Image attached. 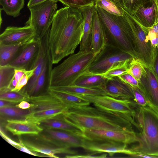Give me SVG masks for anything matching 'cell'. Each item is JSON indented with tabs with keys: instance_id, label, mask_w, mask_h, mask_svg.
I'll return each mask as SVG.
<instances>
[{
	"instance_id": "cell-33",
	"label": "cell",
	"mask_w": 158,
	"mask_h": 158,
	"mask_svg": "<svg viewBox=\"0 0 158 158\" xmlns=\"http://www.w3.org/2000/svg\"><path fill=\"white\" fill-rule=\"evenodd\" d=\"M131 60L117 64L102 74L106 78L109 80L115 77H118L127 73L128 69L129 62Z\"/></svg>"
},
{
	"instance_id": "cell-35",
	"label": "cell",
	"mask_w": 158,
	"mask_h": 158,
	"mask_svg": "<svg viewBox=\"0 0 158 158\" xmlns=\"http://www.w3.org/2000/svg\"><path fill=\"white\" fill-rule=\"evenodd\" d=\"M15 69L9 64L0 66V89L7 88L14 77Z\"/></svg>"
},
{
	"instance_id": "cell-44",
	"label": "cell",
	"mask_w": 158,
	"mask_h": 158,
	"mask_svg": "<svg viewBox=\"0 0 158 158\" xmlns=\"http://www.w3.org/2000/svg\"><path fill=\"white\" fill-rule=\"evenodd\" d=\"M27 71L25 69H15L14 78L18 82Z\"/></svg>"
},
{
	"instance_id": "cell-23",
	"label": "cell",
	"mask_w": 158,
	"mask_h": 158,
	"mask_svg": "<svg viewBox=\"0 0 158 158\" xmlns=\"http://www.w3.org/2000/svg\"><path fill=\"white\" fill-rule=\"evenodd\" d=\"M95 9L94 6H89L79 10L82 15L84 19L83 35L80 44L79 51L91 50L93 18Z\"/></svg>"
},
{
	"instance_id": "cell-46",
	"label": "cell",
	"mask_w": 158,
	"mask_h": 158,
	"mask_svg": "<svg viewBox=\"0 0 158 158\" xmlns=\"http://www.w3.org/2000/svg\"><path fill=\"white\" fill-rule=\"evenodd\" d=\"M153 66L154 71L158 80V48L157 47L155 50Z\"/></svg>"
},
{
	"instance_id": "cell-42",
	"label": "cell",
	"mask_w": 158,
	"mask_h": 158,
	"mask_svg": "<svg viewBox=\"0 0 158 158\" xmlns=\"http://www.w3.org/2000/svg\"><path fill=\"white\" fill-rule=\"evenodd\" d=\"M97 153H92L87 154H75L71 155H67L64 157L67 158H106V154H103L101 155H97Z\"/></svg>"
},
{
	"instance_id": "cell-2",
	"label": "cell",
	"mask_w": 158,
	"mask_h": 158,
	"mask_svg": "<svg viewBox=\"0 0 158 158\" xmlns=\"http://www.w3.org/2000/svg\"><path fill=\"white\" fill-rule=\"evenodd\" d=\"M63 116L66 121L82 131L84 129L133 131L132 125L135 123L134 118L131 116L89 105L70 108Z\"/></svg>"
},
{
	"instance_id": "cell-32",
	"label": "cell",
	"mask_w": 158,
	"mask_h": 158,
	"mask_svg": "<svg viewBox=\"0 0 158 158\" xmlns=\"http://www.w3.org/2000/svg\"><path fill=\"white\" fill-rule=\"evenodd\" d=\"M131 87L134 96V100L139 106L149 107L158 114V108L151 101L143 89Z\"/></svg>"
},
{
	"instance_id": "cell-13",
	"label": "cell",
	"mask_w": 158,
	"mask_h": 158,
	"mask_svg": "<svg viewBox=\"0 0 158 158\" xmlns=\"http://www.w3.org/2000/svg\"><path fill=\"white\" fill-rule=\"evenodd\" d=\"M42 40L35 37L23 44L8 64L15 69L31 70L35 67L41 47Z\"/></svg>"
},
{
	"instance_id": "cell-48",
	"label": "cell",
	"mask_w": 158,
	"mask_h": 158,
	"mask_svg": "<svg viewBox=\"0 0 158 158\" xmlns=\"http://www.w3.org/2000/svg\"><path fill=\"white\" fill-rule=\"evenodd\" d=\"M15 106L22 109L26 110L31 107V104L27 101H23L20 102L19 104H17Z\"/></svg>"
},
{
	"instance_id": "cell-55",
	"label": "cell",
	"mask_w": 158,
	"mask_h": 158,
	"mask_svg": "<svg viewBox=\"0 0 158 158\" xmlns=\"http://www.w3.org/2000/svg\"><path fill=\"white\" fill-rule=\"evenodd\" d=\"M157 8L158 11V0H154Z\"/></svg>"
},
{
	"instance_id": "cell-4",
	"label": "cell",
	"mask_w": 158,
	"mask_h": 158,
	"mask_svg": "<svg viewBox=\"0 0 158 158\" xmlns=\"http://www.w3.org/2000/svg\"><path fill=\"white\" fill-rule=\"evenodd\" d=\"M96 56L91 50L79 51L69 55L52 68L50 88L74 85L79 77L89 72V68Z\"/></svg>"
},
{
	"instance_id": "cell-10",
	"label": "cell",
	"mask_w": 158,
	"mask_h": 158,
	"mask_svg": "<svg viewBox=\"0 0 158 158\" xmlns=\"http://www.w3.org/2000/svg\"><path fill=\"white\" fill-rule=\"evenodd\" d=\"M133 58L128 53L107 42L104 48L96 55L89 68V72L102 74L114 65L131 60Z\"/></svg>"
},
{
	"instance_id": "cell-47",
	"label": "cell",
	"mask_w": 158,
	"mask_h": 158,
	"mask_svg": "<svg viewBox=\"0 0 158 158\" xmlns=\"http://www.w3.org/2000/svg\"><path fill=\"white\" fill-rule=\"evenodd\" d=\"M158 36L150 28H149L148 33L146 36V41L147 43H150V41L153 39Z\"/></svg>"
},
{
	"instance_id": "cell-31",
	"label": "cell",
	"mask_w": 158,
	"mask_h": 158,
	"mask_svg": "<svg viewBox=\"0 0 158 158\" xmlns=\"http://www.w3.org/2000/svg\"><path fill=\"white\" fill-rule=\"evenodd\" d=\"M30 96L21 91H12L7 88L0 89V99L17 103L26 101L28 102Z\"/></svg>"
},
{
	"instance_id": "cell-17",
	"label": "cell",
	"mask_w": 158,
	"mask_h": 158,
	"mask_svg": "<svg viewBox=\"0 0 158 158\" xmlns=\"http://www.w3.org/2000/svg\"><path fill=\"white\" fill-rule=\"evenodd\" d=\"M40 134L47 138L70 148H82L83 146V137L65 131L44 129Z\"/></svg>"
},
{
	"instance_id": "cell-22",
	"label": "cell",
	"mask_w": 158,
	"mask_h": 158,
	"mask_svg": "<svg viewBox=\"0 0 158 158\" xmlns=\"http://www.w3.org/2000/svg\"><path fill=\"white\" fill-rule=\"evenodd\" d=\"M105 91L108 95L118 99L134 101V96L131 86L118 77L108 80Z\"/></svg>"
},
{
	"instance_id": "cell-39",
	"label": "cell",
	"mask_w": 158,
	"mask_h": 158,
	"mask_svg": "<svg viewBox=\"0 0 158 158\" xmlns=\"http://www.w3.org/2000/svg\"><path fill=\"white\" fill-rule=\"evenodd\" d=\"M152 0H123V10L130 15L140 6L150 3Z\"/></svg>"
},
{
	"instance_id": "cell-29",
	"label": "cell",
	"mask_w": 158,
	"mask_h": 158,
	"mask_svg": "<svg viewBox=\"0 0 158 158\" xmlns=\"http://www.w3.org/2000/svg\"><path fill=\"white\" fill-rule=\"evenodd\" d=\"M1 9L8 15L14 18L18 16L24 7V0H0Z\"/></svg>"
},
{
	"instance_id": "cell-26",
	"label": "cell",
	"mask_w": 158,
	"mask_h": 158,
	"mask_svg": "<svg viewBox=\"0 0 158 158\" xmlns=\"http://www.w3.org/2000/svg\"><path fill=\"white\" fill-rule=\"evenodd\" d=\"M48 93L57 98L69 109L79 106L90 105L87 100L75 95L55 89L49 88Z\"/></svg>"
},
{
	"instance_id": "cell-25",
	"label": "cell",
	"mask_w": 158,
	"mask_h": 158,
	"mask_svg": "<svg viewBox=\"0 0 158 158\" xmlns=\"http://www.w3.org/2000/svg\"><path fill=\"white\" fill-rule=\"evenodd\" d=\"M48 33L42 39L40 52L35 66L36 69L34 73L30 79L27 84L21 90L29 95L41 74L44 67L46 53L48 48Z\"/></svg>"
},
{
	"instance_id": "cell-6",
	"label": "cell",
	"mask_w": 158,
	"mask_h": 158,
	"mask_svg": "<svg viewBox=\"0 0 158 158\" xmlns=\"http://www.w3.org/2000/svg\"><path fill=\"white\" fill-rule=\"evenodd\" d=\"M123 16L131 28L136 59L148 68L154 69V61L156 49L150 42L146 41V36L150 28H146L139 23L127 12L123 10Z\"/></svg>"
},
{
	"instance_id": "cell-7",
	"label": "cell",
	"mask_w": 158,
	"mask_h": 158,
	"mask_svg": "<svg viewBox=\"0 0 158 158\" xmlns=\"http://www.w3.org/2000/svg\"><path fill=\"white\" fill-rule=\"evenodd\" d=\"M57 0H48L29 8L30 16L26 24L31 26L36 37L42 40L48 33L58 7Z\"/></svg>"
},
{
	"instance_id": "cell-54",
	"label": "cell",
	"mask_w": 158,
	"mask_h": 158,
	"mask_svg": "<svg viewBox=\"0 0 158 158\" xmlns=\"http://www.w3.org/2000/svg\"><path fill=\"white\" fill-rule=\"evenodd\" d=\"M151 28L156 34L158 35V22L155 24Z\"/></svg>"
},
{
	"instance_id": "cell-53",
	"label": "cell",
	"mask_w": 158,
	"mask_h": 158,
	"mask_svg": "<svg viewBox=\"0 0 158 158\" xmlns=\"http://www.w3.org/2000/svg\"><path fill=\"white\" fill-rule=\"evenodd\" d=\"M123 9V0H111Z\"/></svg>"
},
{
	"instance_id": "cell-36",
	"label": "cell",
	"mask_w": 158,
	"mask_h": 158,
	"mask_svg": "<svg viewBox=\"0 0 158 158\" xmlns=\"http://www.w3.org/2000/svg\"><path fill=\"white\" fill-rule=\"evenodd\" d=\"M29 109H22L16 106L4 107L0 108L1 116L9 118H16L24 117L30 113Z\"/></svg>"
},
{
	"instance_id": "cell-41",
	"label": "cell",
	"mask_w": 158,
	"mask_h": 158,
	"mask_svg": "<svg viewBox=\"0 0 158 158\" xmlns=\"http://www.w3.org/2000/svg\"><path fill=\"white\" fill-rule=\"evenodd\" d=\"M118 77L123 81L132 87L140 89H143L140 83L133 76L127 73Z\"/></svg>"
},
{
	"instance_id": "cell-43",
	"label": "cell",
	"mask_w": 158,
	"mask_h": 158,
	"mask_svg": "<svg viewBox=\"0 0 158 158\" xmlns=\"http://www.w3.org/2000/svg\"><path fill=\"white\" fill-rule=\"evenodd\" d=\"M19 142L21 144V145H15L13 147L21 151L34 156L44 157L43 156H46V155L44 154H37L36 153L37 152H32L24 145L20 141H19Z\"/></svg>"
},
{
	"instance_id": "cell-30",
	"label": "cell",
	"mask_w": 158,
	"mask_h": 158,
	"mask_svg": "<svg viewBox=\"0 0 158 158\" xmlns=\"http://www.w3.org/2000/svg\"><path fill=\"white\" fill-rule=\"evenodd\" d=\"M23 45L0 44V66L8 64Z\"/></svg>"
},
{
	"instance_id": "cell-27",
	"label": "cell",
	"mask_w": 158,
	"mask_h": 158,
	"mask_svg": "<svg viewBox=\"0 0 158 158\" xmlns=\"http://www.w3.org/2000/svg\"><path fill=\"white\" fill-rule=\"evenodd\" d=\"M108 79L102 74H95L89 72L79 77L75 85L90 88L105 90Z\"/></svg>"
},
{
	"instance_id": "cell-50",
	"label": "cell",
	"mask_w": 158,
	"mask_h": 158,
	"mask_svg": "<svg viewBox=\"0 0 158 158\" xmlns=\"http://www.w3.org/2000/svg\"><path fill=\"white\" fill-rule=\"evenodd\" d=\"M48 0H29L27 4L28 8L32 6L42 3Z\"/></svg>"
},
{
	"instance_id": "cell-19",
	"label": "cell",
	"mask_w": 158,
	"mask_h": 158,
	"mask_svg": "<svg viewBox=\"0 0 158 158\" xmlns=\"http://www.w3.org/2000/svg\"><path fill=\"white\" fill-rule=\"evenodd\" d=\"M131 15L146 28H150L158 22V11L154 0L150 3L140 6Z\"/></svg>"
},
{
	"instance_id": "cell-5",
	"label": "cell",
	"mask_w": 158,
	"mask_h": 158,
	"mask_svg": "<svg viewBox=\"0 0 158 158\" xmlns=\"http://www.w3.org/2000/svg\"><path fill=\"white\" fill-rule=\"evenodd\" d=\"M95 7L105 29L108 42L135 58L131 30L124 16L116 15Z\"/></svg>"
},
{
	"instance_id": "cell-34",
	"label": "cell",
	"mask_w": 158,
	"mask_h": 158,
	"mask_svg": "<svg viewBox=\"0 0 158 158\" xmlns=\"http://www.w3.org/2000/svg\"><path fill=\"white\" fill-rule=\"evenodd\" d=\"M95 6L112 14L119 16L123 15V10L111 0H95Z\"/></svg>"
},
{
	"instance_id": "cell-9",
	"label": "cell",
	"mask_w": 158,
	"mask_h": 158,
	"mask_svg": "<svg viewBox=\"0 0 158 158\" xmlns=\"http://www.w3.org/2000/svg\"><path fill=\"white\" fill-rule=\"evenodd\" d=\"M27 136L19 137V140L31 151L47 155L48 157L59 158L56 154L68 155L78 154L77 152L64 145L60 143L43 136L28 135Z\"/></svg>"
},
{
	"instance_id": "cell-49",
	"label": "cell",
	"mask_w": 158,
	"mask_h": 158,
	"mask_svg": "<svg viewBox=\"0 0 158 158\" xmlns=\"http://www.w3.org/2000/svg\"><path fill=\"white\" fill-rule=\"evenodd\" d=\"M17 103L0 99V108L4 107L15 106Z\"/></svg>"
},
{
	"instance_id": "cell-51",
	"label": "cell",
	"mask_w": 158,
	"mask_h": 158,
	"mask_svg": "<svg viewBox=\"0 0 158 158\" xmlns=\"http://www.w3.org/2000/svg\"><path fill=\"white\" fill-rule=\"evenodd\" d=\"M150 42L152 48L156 49L158 46V36L152 39Z\"/></svg>"
},
{
	"instance_id": "cell-21",
	"label": "cell",
	"mask_w": 158,
	"mask_h": 158,
	"mask_svg": "<svg viewBox=\"0 0 158 158\" xmlns=\"http://www.w3.org/2000/svg\"><path fill=\"white\" fill-rule=\"evenodd\" d=\"M143 70L141 84L149 99L158 108V80L154 69L143 64Z\"/></svg>"
},
{
	"instance_id": "cell-38",
	"label": "cell",
	"mask_w": 158,
	"mask_h": 158,
	"mask_svg": "<svg viewBox=\"0 0 158 158\" xmlns=\"http://www.w3.org/2000/svg\"><path fill=\"white\" fill-rule=\"evenodd\" d=\"M65 6L79 10L85 6H94L95 0H57Z\"/></svg>"
},
{
	"instance_id": "cell-12",
	"label": "cell",
	"mask_w": 158,
	"mask_h": 158,
	"mask_svg": "<svg viewBox=\"0 0 158 158\" xmlns=\"http://www.w3.org/2000/svg\"><path fill=\"white\" fill-rule=\"evenodd\" d=\"M82 131L83 137L89 140L119 143L127 145L137 142V133L134 131L84 129Z\"/></svg>"
},
{
	"instance_id": "cell-18",
	"label": "cell",
	"mask_w": 158,
	"mask_h": 158,
	"mask_svg": "<svg viewBox=\"0 0 158 158\" xmlns=\"http://www.w3.org/2000/svg\"><path fill=\"white\" fill-rule=\"evenodd\" d=\"M5 127L13 135L18 136L38 135L44 130L43 127L38 124L25 119H7Z\"/></svg>"
},
{
	"instance_id": "cell-40",
	"label": "cell",
	"mask_w": 158,
	"mask_h": 158,
	"mask_svg": "<svg viewBox=\"0 0 158 158\" xmlns=\"http://www.w3.org/2000/svg\"><path fill=\"white\" fill-rule=\"evenodd\" d=\"M36 66L31 70H27L19 81L15 88L11 91L17 92L20 91L27 84L30 79L33 75Z\"/></svg>"
},
{
	"instance_id": "cell-16",
	"label": "cell",
	"mask_w": 158,
	"mask_h": 158,
	"mask_svg": "<svg viewBox=\"0 0 158 158\" xmlns=\"http://www.w3.org/2000/svg\"><path fill=\"white\" fill-rule=\"evenodd\" d=\"M107 35L104 27L95 7L92 24L90 49L97 55L104 48L108 42Z\"/></svg>"
},
{
	"instance_id": "cell-11",
	"label": "cell",
	"mask_w": 158,
	"mask_h": 158,
	"mask_svg": "<svg viewBox=\"0 0 158 158\" xmlns=\"http://www.w3.org/2000/svg\"><path fill=\"white\" fill-rule=\"evenodd\" d=\"M78 95L87 100L98 108L129 116L134 119L136 107L138 106L134 101L118 99L106 95Z\"/></svg>"
},
{
	"instance_id": "cell-20",
	"label": "cell",
	"mask_w": 158,
	"mask_h": 158,
	"mask_svg": "<svg viewBox=\"0 0 158 158\" xmlns=\"http://www.w3.org/2000/svg\"><path fill=\"white\" fill-rule=\"evenodd\" d=\"M53 64L48 48L43 70L29 94L30 96L48 93Z\"/></svg>"
},
{
	"instance_id": "cell-3",
	"label": "cell",
	"mask_w": 158,
	"mask_h": 158,
	"mask_svg": "<svg viewBox=\"0 0 158 158\" xmlns=\"http://www.w3.org/2000/svg\"><path fill=\"white\" fill-rule=\"evenodd\" d=\"M135 119L140 132L137 144L129 148L139 153L158 157V114L148 107L136 108Z\"/></svg>"
},
{
	"instance_id": "cell-37",
	"label": "cell",
	"mask_w": 158,
	"mask_h": 158,
	"mask_svg": "<svg viewBox=\"0 0 158 158\" xmlns=\"http://www.w3.org/2000/svg\"><path fill=\"white\" fill-rule=\"evenodd\" d=\"M143 64L136 59L133 58L130 62L127 73L135 77L140 83L143 74Z\"/></svg>"
},
{
	"instance_id": "cell-8",
	"label": "cell",
	"mask_w": 158,
	"mask_h": 158,
	"mask_svg": "<svg viewBox=\"0 0 158 158\" xmlns=\"http://www.w3.org/2000/svg\"><path fill=\"white\" fill-rule=\"evenodd\" d=\"M28 102L31 104L29 109L30 112H35L36 116L41 120L63 114L69 109L60 99L49 93L31 96Z\"/></svg>"
},
{
	"instance_id": "cell-52",
	"label": "cell",
	"mask_w": 158,
	"mask_h": 158,
	"mask_svg": "<svg viewBox=\"0 0 158 158\" xmlns=\"http://www.w3.org/2000/svg\"><path fill=\"white\" fill-rule=\"evenodd\" d=\"M133 157H143L145 158H156L157 157L152 156L148 155L146 154H141V153H138L135 155Z\"/></svg>"
},
{
	"instance_id": "cell-1",
	"label": "cell",
	"mask_w": 158,
	"mask_h": 158,
	"mask_svg": "<svg viewBox=\"0 0 158 158\" xmlns=\"http://www.w3.org/2000/svg\"><path fill=\"white\" fill-rule=\"evenodd\" d=\"M83 25V17L79 10L65 6L57 10L48 38L53 64L74 53L81 41Z\"/></svg>"
},
{
	"instance_id": "cell-15",
	"label": "cell",
	"mask_w": 158,
	"mask_h": 158,
	"mask_svg": "<svg viewBox=\"0 0 158 158\" xmlns=\"http://www.w3.org/2000/svg\"><path fill=\"white\" fill-rule=\"evenodd\" d=\"M36 37L35 31L31 26H9L0 35V44H23Z\"/></svg>"
},
{
	"instance_id": "cell-14",
	"label": "cell",
	"mask_w": 158,
	"mask_h": 158,
	"mask_svg": "<svg viewBox=\"0 0 158 158\" xmlns=\"http://www.w3.org/2000/svg\"><path fill=\"white\" fill-rule=\"evenodd\" d=\"M127 145L119 143L91 140L84 138L82 147L85 151L95 153H105L112 156L115 153L124 154L133 157L138 153L131 150Z\"/></svg>"
},
{
	"instance_id": "cell-28",
	"label": "cell",
	"mask_w": 158,
	"mask_h": 158,
	"mask_svg": "<svg viewBox=\"0 0 158 158\" xmlns=\"http://www.w3.org/2000/svg\"><path fill=\"white\" fill-rule=\"evenodd\" d=\"M50 88L75 95H107L106 91L103 89L89 88L75 85L66 86Z\"/></svg>"
},
{
	"instance_id": "cell-45",
	"label": "cell",
	"mask_w": 158,
	"mask_h": 158,
	"mask_svg": "<svg viewBox=\"0 0 158 158\" xmlns=\"http://www.w3.org/2000/svg\"><path fill=\"white\" fill-rule=\"evenodd\" d=\"M0 133L1 136L7 142L10 144L12 146H14L15 145H19L21 144L20 142H16L10 138L5 134L3 131H2L1 128H0Z\"/></svg>"
},
{
	"instance_id": "cell-56",
	"label": "cell",
	"mask_w": 158,
	"mask_h": 158,
	"mask_svg": "<svg viewBox=\"0 0 158 158\" xmlns=\"http://www.w3.org/2000/svg\"><path fill=\"white\" fill-rule=\"evenodd\" d=\"M157 48H158V47H157Z\"/></svg>"
},
{
	"instance_id": "cell-24",
	"label": "cell",
	"mask_w": 158,
	"mask_h": 158,
	"mask_svg": "<svg viewBox=\"0 0 158 158\" xmlns=\"http://www.w3.org/2000/svg\"><path fill=\"white\" fill-rule=\"evenodd\" d=\"M44 129L58 130L69 132L82 137V131L64 119L63 114L41 122L38 124Z\"/></svg>"
}]
</instances>
